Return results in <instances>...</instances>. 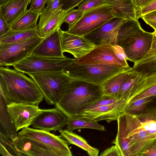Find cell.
Returning a JSON list of instances; mask_svg holds the SVG:
<instances>
[{"label": "cell", "instance_id": "obj_42", "mask_svg": "<svg viewBox=\"0 0 156 156\" xmlns=\"http://www.w3.org/2000/svg\"><path fill=\"white\" fill-rule=\"evenodd\" d=\"M49 0H32L30 9L40 11L45 8V5Z\"/></svg>", "mask_w": 156, "mask_h": 156}, {"label": "cell", "instance_id": "obj_10", "mask_svg": "<svg viewBox=\"0 0 156 156\" xmlns=\"http://www.w3.org/2000/svg\"><path fill=\"white\" fill-rule=\"evenodd\" d=\"M43 38L37 36L16 43L0 45V66H9L30 56Z\"/></svg>", "mask_w": 156, "mask_h": 156}, {"label": "cell", "instance_id": "obj_17", "mask_svg": "<svg viewBox=\"0 0 156 156\" xmlns=\"http://www.w3.org/2000/svg\"><path fill=\"white\" fill-rule=\"evenodd\" d=\"M40 20L37 28L39 36L41 38L47 37L60 28L67 12L60 11L51 12L44 8L41 11Z\"/></svg>", "mask_w": 156, "mask_h": 156}, {"label": "cell", "instance_id": "obj_33", "mask_svg": "<svg viewBox=\"0 0 156 156\" xmlns=\"http://www.w3.org/2000/svg\"><path fill=\"white\" fill-rule=\"evenodd\" d=\"M84 12L81 10L72 9L67 12L64 20V22L68 23L70 27L75 24L80 18Z\"/></svg>", "mask_w": 156, "mask_h": 156}, {"label": "cell", "instance_id": "obj_21", "mask_svg": "<svg viewBox=\"0 0 156 156\" xmlns=\"http://www.w3.org/2000/svg\"><path fill=\"white\" fill-rule=\"evenodd\" d=\"M108 4L114 17L138 20L132 0H120Z\"/></svg>", "mask_w": 156, "mask_h": 156}, {"label": "cell", "instance_id": "obj_27", "mask_svg": "<svg viewBox=\"0 0 156 156\" xmlns=\"http://www.w3.org/2000/svg\"><path fill=\"white\" fill-rule=\"evenodd\" d=\"M39 36L37 28L14 31L0 38V45L19 42Z\"/></svg>", "mask_w": 156, "mask_h": 156}, {"label": "cell", "instance_id": "obj_7", "mask_svg": "<svg viewBox=\"0 0 156 156\" xmlns=\"http://www.w3.org/2000/svg\"><path fill=\"white\" fill-rule=\"evenodd\" d=\"M127 60L122 48L110 44L95 46L84 56L78 58H75V62L79 64L109 65L122 68L130 67Z\"/></svg>", "mask_w": 156, "mask_h": 156}, {"label": "cell", "instance_id": "obj_18", "mask_svg": "<svg viewBox=\"0 0 156 156\" xmlns=\"http://www.w3.org/2000/svg\"><path fill=\"white\" fill-rule=\"evenodd\" d=\"M61 28L50 36L43 38L32 54L41 56L62 58L63 55L61 44Z\"/></svg>", "mask_w": 156, "mask_h": 156}, {"label": "cell", "instance_id": "obj_41", "mask_svg": "<svg viewBox=\"0 0 156 156\" xmlns=\"http://www.w3.org/2000/svg\"><path fill=\"white\" fill-rule=\"evenodd\" d=\"M100 156H122V155L118 146L115 144L103 151L100 154Z\"/></svg>", "mask_w": 156, "mask_h": 156}, {"label": "cell", "instance_id": "obj_20", "mask_svg": "<svg viewBox=\"0 0 156 156\" xmlns=\"http://www.w3.org/2000/svg\"><path fill=\"white\" fill-rule=\"evenodd\" d=\"M30 0H11L0 6V12L11 25L27 10Z\"/></svg>", "mask_w": 156, "mask_h": 156}, {"label": "cell", "instance_id": "obj_35", "mask_svg": "<svg viewBox=\"0 0 156 156\" xmlns=\"http://www.w3.org/2000/svg\"><path fill=\"white\" fill-rule=\"evenodd\" d=\"M156 10V0L144 5L139 9H136L138 19L147 13Z\"/></svg>", "mask_w": 156, "mask_h": 156}, {"label": "cell", "instance_id": "obj_4", "mask_svg": "<svg viewBox=\"0 0 156 156\" xmlns=\"http://www.w3.org/2000/svg\"><path fill=\"white\" fill-rule=\"evenodd\" d=\"M153 37V33L144 31L138 20L126 19L119 28L117 44L123 49L127 60L135 63L149 51Z\"/></svg>", "mask_w": 156, "mask_h": 156}, {"label": "cell", "instance_id": "obj_13", "mask_svg": "<svg viewBox=\"0 0 156 156\" xmlns=\"http://www.w3.org/2000/svg\"><path fill=\"white\" fill-rule=\"evenodd\" d=\"M11 121L16 131L31 125L41 109L38 106L23 103H12L7 105Z\"/></svg>", "mask_w": 156, "mask_h": 156}, {"label": "cell", "instance_id": "obj_51", "mask_svg": "<svg viewBox=\"0 0 156 156\" xmlns=\"http://www.w3.org/2000/svg\"><path fill=\"white\" fill-rule=\"evenodd\" d=\"M155 106H156V105H155Z\"/></svg>", "mask_w": 156, "mask_h": 156}, {"label": "cell", "instance_id": "obj_36", "mask_svg": "<svg viewBox=\"0 0 156 156\" xmlns=\"http://www.w3.org/2000/svg\"><path fill=\"white\" fill-rule=\"evenodd\" d=\"M84 0H60V5L62 11L68 12L74 7L78 6Z\"/></svg>", "mask_w": 156, "mask_h": 156}, {"label": "cell", "instance_id": "obj_15", "mask_svg": "<svg viewBox=\"0 0 156 156\" xmlns=\"http://www.w3.org/2000/svg\"><path fill=\"white\" fill-rule=\"evenodd\" d=\"M60 33L63 52L71 54L75 58L84 56L95 47L83 36L73 34L61 29Z\"/></svg>", "mask_w": 156, "mask_h": 156}, {"label": "cell", "instance_id": "obj_37", "mask_svg": "<svg viewBox=\"0 0 156 156\" xmlns=\"http://www.w3.org/2000/svg\"><path fill=\"white\" fill-rule=\"evenodd\" d=\"M152 96L156 97V83L151 86L144 91L134 98L128 104L131 103L138 99Z\"/></svg>", "mask_w": 156, "mask_h": 156}, {"label": "cell", "instance_id": "obj_23", "mask_svg": "<svg viewBox=\"0 0 156 156\" xmlns=\"http://www.w3.org/2000/svg\"><path fill=\"white\" fill-rule=\"evenodd\" d=\"M0 98V134L13 140L17 136V131L11 121L7 105L1 94Z\"/></svg>", "mask_w": 156, "mask_h": 156}, {"label": "cell", "instance_id": "obj_9", "mask_svg": "<svg viewBox=\"0 0 156 156\" xmlns=\"http://www.w3.org/2000/svg\"><path fill=\"white\" fill-rule=\"evenodd\" d=\"M114 17L108 4L84 12L73 25L68 27V33L83 36Z\"/></svg>", "mask_w": 156, "mask_h": 156}, {"label": "cell", "instance_id": "obj_30", "mask_svg": "<svg viewBox=\"0 0 156 156\" xmlns=\"http://www.w3.org/2000/svg\"><path fill=\"white\" fill-rule=\"evenodd\" d=\"M156 98L152 96L138 99L128 104L124 110L125 113L134 115L140 112L149 107V104Z\"/></svg>", "mask_w": 156, "mask_h": 156}, {"label": "cell", "instance_id": "obj_28", "mask_svg": "<svg viewBox=\"0 0 156 156\" xmlns=\"http://www.w3.org/2000/svg\"><path fill=\"white\" fill-rule=\"evenodd\" d=\"M146 76L133 69L122 86L118 93L117 98L122 100L126 103L128 96L136 85L144 79Z\"/></svg>", "mask_w": 156, "mask_h": 156}, {"label": "cell", "instance_id": "obj_34", "mask_svg": "<svg viewBox=\"0 0 156 156\" xmlns=\"http://www.w3.org/2000/svg\"><path fill=\"white\" fill-rule=\"evenodd\" d=\"M119 100H119L117 98L103 94L100 98L95 101L86 110L93 109L101 106L110 105Z\"/></svg>", "mask_w": 156, "mask_h": 156}, {"label": "cell", "instance_id": "obj_29", "mask_svg": "<svg viewBox=\"0 0 156 156\" xmlns=\"http://www.w3.org/2000/svg\"><path fill=\"white\" fill-rule=\"evenodd\" d=\"M0 153L3 156H24L12 140L0 134Z\"/></svg>", "mask_w": 156, "mask_h": 156}, {"label": "cell", "instance_id": "obj_26", "mask_svg": "<svg viewBox=\"0 0 156 156\" xmlns=\"http://www.w3.org/2000/svg\"><path fill=\"white\" fill-rule=\"evenodd\" d=\"M97 122L81 116L67 117L66 129L73 131L79 129L88 128L106 131L105 127L99 124Z\"/></svg>", "mask_w": 156, "mask_h": 156}, {"label": "cell", "instance_id": "obj_25", "mask_svg": "<svg viewBox=\"0 0 156 156\" xmlns=\"http://www.w3.org/2000/svg\"><path fill=\"white\" fill-rule=\"evenodd\" d=\"M41 13V11L29 9L11 25L14 31L37 28V22Z\"/></svg>", "mask_w": 156, "mask_h": 156}, {"label": "cell", "instance_id": "obj_11", "mask_svg": "<svg viewBox=\"0 0 156 156\" xmlns=\"http://www.w3.org/2000/svg\"><path fill=\"white\" fill-rule=\"evenodd\" d=\"M18 135L37 141L54 152L57 156H72V154L67 141L60 136L49 132L29 127L24 128Z\"/></svg>", "mask_w": 156, "mask_h": 156}, {"label": "cell", "instance_id": "obj_40", "mask_svg": "<svg viewBox=\"0 0 156 156\" xmlns=\"http://www.w3.org/2000/svg\"><path fill=\"white\" fill-rule=\"evenodd\" d=\"M60 0H49L47 2L45 9L48 11L51 12H57L62 11L60 5Z\"/></svg>", "mask_w": 156, "mask_h": 156}, {"label": "cell", "instance_id": "obj_14", "mask_svg": "<svg viewBox=\"0 0 156 156\" xmlns=\"http://www.w3.org/2000/svg\"><path fill=\"white\" fill-rule=\"evenodd\" d=\"M67 117L58 108L41 109L31 126L50 132L62 129L67 125Z\"/></svg>", "mask_w": 156, "mask_h": 156}, {"label": "cell", "instance_id": "obj_32", "mask_svg": "<svg viewBox=\"0 0 156 156\" xmlns=\"http://www.w3.org/2000/svg\"><path fill=\"white\" fill-rule=\"evenodd\" d=\"M108 3L106 0H84L78 6V9L85 12Z\"/></svg>", "mask_w": 156, "mask_h": 156}, {"label": "cell", "instance_id": "obj_48", "mask_svg": "<svg viewBox=\"0 0 156 156\" xmlns=\"http://www.w3.org/2000/svg\"><path fill=\"white\" fill-rule=\"evenodd\" d=\"M154 0H146L144 2L142 6H143L144 5H145L152 2V1H154Z\"/></svg>", "mask_w": 156, "mask_h": 156}, {"label": "cell", "instance_id": "obj_6", "mask_svg": "<svg viewBox=\"0 0 156 156\" xmlns=\"http://www.w3.org/2000/svg\"><path fill=\"white\" fill-rule=\"evenodd\" d=\"M130 67L122 68L109 65L80 64L74 61L63 71L72 78L101 85L110 78Z\"/></svg>", "mask_w": 156, "mask_h": 156}, {"label": "cell", "instance_id": "obj_31", "mask_svg": "<svg viewBox=\"0 0 156 156\" xmlns=\"http://www.w3.org/2000/svg\"><path fill=\"white\" fill-rule=\"evenodd\" d=\"M133 68L135 71L146 76L156 73V62L134 65Z\"/></svg>", "mask_w": 156, "mask_h": 156}, {"label": "cell", "instance_id": "obj_43", "mask_svg": "<svg viewBox=\"0 0 156 156\" xmlns=\"http://www.w3.org/2000/svg\"><path fill=\"white\" fill-rule=\"evenodd\" d=\"M156 156V140H155L145 151L140 156Z\"/></svg>", "mask_w": 156, "mask_h": 156}, {"label": "cell", "instance_id": "obj_46", "mask_svg": "<svg viewBox=\"0 0 156 156\" xmlns=\"http://www.w3.org/2000/svg\"><path fill=\"white\" fill-rule=\"evenodd\" d=\"M136 9L141 8L146 0H132Z\"/></svg>", "mask_w": 156, "mask_h": 156}, {"label": "cell", "instance_id": "obj_24", "mask_svg": "<svg viewBox=\"0 0 156 156\" xmlns=\"http://www.w3.org/2000/svg\"><path fill=\"white\" fill-rule=\"evenodd\" d=\"M60 136L69 144L75 145L85 150L90 156H98L99 151L90 145L84 138L73 131L67 129L58 131Z\"/></svg>", "mask_w": 156, "mask_h": 156}, {"label": "cell", "instance_id": "obj_12", "mask_svg": "<svg viewBox=\"0 0 156 156\" xmlns=\"http://www.w3.org/2000/svg\"><path fill=\"white\" fill-rule=\"evenodd\" d=\"M125 20L114 17L83 36L95 46L105 44L117 46L118 30Z\"/></svg>", "mask_w": 156, "mask_h": 156}, {"label": "cell", "instance_id": "obj_2", "mask_svg": "<svg viewBox=\"0 0 156 156\" xmlns=\"http://www.w3.org/2000/svg\"><path fill=\"white\" fill-rule=\"evenodd\" d=\"M117 132L112 142L122 156H140L156 140V133L148 131L134 115L124 113L117 119Z\"/></svg>", "mask_w": 156, "mask_h": 156}, {"label": "cell", "instance_id": "obj_45", "mask_svg": "<svg viewBox=\"0 0 156 156\" xmlns=\"http://www.w3.org/2000/svg\"><path fill=\"white\" fill-rule=\"evenodd\" d=\"M152 33L153 37L151 49L144 58L148 57L156 53V30H154Z\"/></svg>", "mask_w": 156, "mask_h": 156}, {"label": "cell", "instance_id": "obj_8", "mask_svg": "<svg viewBox=\"0 0 156 156\" xmlns=\"http://www.w3.org/2000/svg\"><path fill=\"white\" fill-rule=\"evenodd\" d=\"M73 59L65 56L62 58L41 56L32 54L14 64V69L24 73L63 71L65 68L74 62Z\"/></svg>", "mask_w": 156, "mask_h": 156}, {"label": "cell", "instance_id": "obj_44", "mask_svg": "<svg viewBox=\"0 0 156 156\" xmlns=\"http://www.w3.org/2000/svg\"><path fill=\"white\" fill-rule=\"evenodd\" d=\"M156 62V53L147 57L144 58L134 65H140L144 64Z\"/></svg>", "mask_w": 156, "mask_h": 156}, {"label": "cell", "instance_id": "obj_39", "mask_svg": "<svg viewBox=\"0 0 156 156\" xmlns=\"http://www.w3.org/2000/svg\"><path fill=\"white\" fill-rule=\"evenodd\" d=\"M11 30V26L8 23L0 12V38Z\"/></svg>", "mask_w": 156, "mask_h": 156}, {"label": "cell", "instance_id": "obj_22", "mask_svg": "<svg viewBox=\"0 0 156 156\" xmlns=\"http://www.w3.org/2000/svg\"><path fill=\"white\" fill-rule=\"evenodd\" d=\"M132 67L113 76L101 85L103 94L117 98L118 93L122 84L133 70Z\"/></svg>", "mask_w": 156, "mask_h": 156}, {"label": "cell", "instance_id": "obj_47", "mask_svg": "<svg viewBox=\"0 0 156 156\" xmlns=\"http://www.w3.org/2000/svg\"><path fill=\"white\" fill-rule=\"evenodd\" d=\"M11 0H0V6H1Z\"/></svg>", "mask_w": 156, "mask_h": 156}, {"label": "cell", "instance_id": "obj_50", "mask_svg": "<svg viewBox=\"0 0 156 156\" xmlns=\"http://www.w3.org/2000/svg\"><path fill=\"white\" fill-rule=\"evenodd\" d=\"M31 1L32 0H30V3H31Z\"/></svg>", "mask_w": 156, "mask_h": 156}, {"label": "cell", "instance_id": "obj_49", "mask_svg": "<svg viewBox=\"0 0 156 156\" xmlns=\"http://www.w3.org/2000/svg\"><path fill=\"white\" fill-rule=\"evenodd\" d=\"M108 3H111L120 0H106Z\"/></svg>", "mask_w": 156, "mask_h": 156}, {"label": "cell", "instance_id": "obj_38", "mask_svg": "<svg viewBox=\"0 0 156 156\" xmlns=\"http://www.w3.org/2000/svg\"><path fill=\"white\" fill-rule=\"evenodd\" d=\"M141 18L147 25L156 30V10L147 13Z\"/></svg>", "mask_w": 156, "mask_h": 156}, {"label": "cell", "instance_id": "obj_16", "mask_svg": "<svg viewBox=\"0 0 156 156\" xmlns=\"http://www.w3.org/2000/svg\"><path fill=\"white\" fill-rule=\"evenodd\" d=\"M126 105V101L120 100L110 105L85 110L81 115L76 116L97 122L105 120L109 123L117 120L119 116L124 113V110Z\"/></svg>", "mask_w": 156, "mask_h": 156}, {"label": "cell", "instance_id": "obj_1", "mask_svg": "<svg viewBox=\"0 0 156 156\" xmlns=\"http://www.w3.org/2000/svg\"><path fill=\"white\" fill-rule=\"evenodd\" d=\"M8 67L0 68V94L6 105L18 103L38 106L44 98L36 82L24 73Z\"/></svg>", "mask_w": 156, "mask_h": 156}, {"label": "cell", "instance_id": "obj_3", "mask_svg": "<svg viewBox=\"0 0 156 156\" xmlns=\"http://www.w3.org/2000/svg\"><path fill=\"white\" fill-rule=\"evenodd\" d=\"M103 94L101 85L72 78L55 106L67 117L78 116Z\"/></svg>", "mask_w": 156, "mask_h": 156}, {"label": "cell", "instance_id": "obj_19", "mask_svg": "<svg viewBox=\"0 0 156 156\" xmlns=\"http://www.w3.org/2000/svg\"><path fill=\"white\" fill-rule=\"evenodd\" d=\"M13 141L24 156H57L45 145L30 138L18 135Z\"/></svg>", "mask_w": 156, "mask_h": 156}, {"label": "cell", "instance_id": "obj_5", "mask_svg": "<svg viewBox=\"0 0 156 156\" xmlns=\"http://www.w3.org/2000/svg\"><path fill=\"white\" fill-rule=\"evenodd\" d=\"M28 75L36 82L46 103L55 105L72 78L64 71L31 73Z\"/></svg>", "mask_w": 156, "mask_h": 156}]
</instances>
